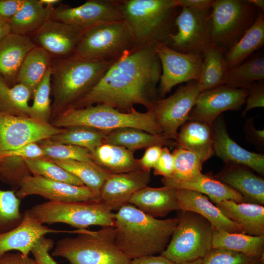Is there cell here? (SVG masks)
I'll return each mask as SVG.
<instances>
[{"label":"cell","instance_id":"18","mask_svg":"<svg viewBox=\"0 0 264 264\" xmlns=\"http://www.w3.org/2000/svg\"><path fill=\"white\" fill-rule=\"evenodd\" d=\"M83 33L68 24L50 20L30 38L53 58L62 59L74 55Z\"/></svg>","mask_w":264,"mask_h":264},{"label":"cell","instance_id":"58","mask_svg":"<svg viewBox=\"0 0 264 264\" xmlns=\"http://www.w3.org/2000/svg\"><path fill=\"white\" fill-rule=\"evenodd\" d=\"M45 6H53L61 2L60 0H39Z\"/></svg>","mask_w":264,"mask_h":264},{"label":"cell","instance_id":"45","mask_svg":"<svg viewBox=\"0 0 264 264\" xmlns=\"http://www.w3.org/2000/svg\"><path fill=\"white\" fill-rule=\"evenodd\" d=\"M201 264H264V259L223 249L212 248Z\"/></svg>","mask_w":264,"mask_h":264},{"label":"cell","instance_id":"53","mask_svg":"<svg viewBox=\"0 0 264 264\" xmlns=\"http://www.w3.org/2000/svg\"><path fill=\"white\" fill-rule=\"evenodd\" d=\"M244 131L247 138L254 144L261 145L264 143V130L256 129L252 120L248 119L244 127Z\"/></svg>","mask_w":264,"mask_h":264},{"label":"cell","instance_id":"29","mask_svg":"<svg viewBox=\"0 0 264 264\" xmlns=\"http://www.w3.org/2000/svg\"><path fill=\"white\" fill-rule=\"evenodd\" d=\"M133 153L122 146L103 143L90 154L94 163L115 174L141 170Z\"/></svg>","mask_w":264,"mask_h":264},{"label":"cell","instance_id":"30","mask_svg":"<svg viewBox=\"0 0 264 264\" xmlns=\"http://www.w3.org/2000/svg\"><path fill=\"white\" fill-rule=\"evenodd\" d=\"M104 143L122 146L134 152L154 145L176 147L174 140L168 139L162 135H155L133 128H124L107 131Z\"/></svg>","mask_w":264,"mask_h":264},{"label":"cell","instance_id":"8","mask_svg":"<svg viewBox=\"0 0 264 264\" xmlns=\"http://www.w3.org/2000/svg\"><path fill=\"white\" fill-rule=\"evenodd\" d=\"M41 223H64L79 229L90 225L113 226L114 213L99 199L83 201H48L28 210Z\"/></svg>","mask_w":264,"mask_h":264},{"label":"cell","instance_id":"38","mask_svg":"<svg viewBox=\"0 0 264 264\" xmlns=\"http://www.w3.org/2000/svg\"><path fill=\"white\" fill-rule=\"evenodd\" d=\"M107 132L85 126H73L65 128L62 132L49 139L56 142L85 148L91 154L104 143Z\"/></svg>","mask_w":264,"mask_h":264},{"label":"cell","instance_id":"52","mask_svg":"<svg viewBox=\"0 0 264 264\" xmlns=\"http://www.w3.org/2000/svg\"><path fill=\"white\" fill-rule=\"evenodd\" d=\"M0 264H37L35 260L21 253L6 252L0 254Z\"/></svg>","mask_w":264,"mask_h":264},{"label":"cell","instance_id":"14","mask_svg":"<svg viewBox=\"0 0 264 264\" xmlns=\"http://www.w3.org/2000/svg\"><path fill=\"white\" fill-rule=\"evenodd\" d=\"M156 52L162 72L158 87L159 99L164 98L177 84L199 80L201 66V53H183L169 46L159 44Z\"/></svg>","mask_w":264,"mask_h":264},{"label":"cell","instance_id":"43","mask_svg":"<svg viewBox=\"0 0 264 264\" xmlns=\"http://www.w3.org/2000/svg\"><path fill=\"white\" fill-rule=\"evenodd\" d=\"M172 153L174 157V171L172 175L167 178L183 180L201 173L203 163L196 154L179 147H176Z\"/></svg>","mask_w":264,"mask_h":264},{"label":"cell","instance_id":"36","mask_svg":"<svg viewBox=\"0 0 264 264\" xmlns=\"http://www.w3.org/2000/svg\"><path fill=\"white\" fill-rule=\"evenodd\" d=\"M50 160L78 178L99 198L103 183L111 174L93 161Z\"/></svg>","mask_w":264,"mask_h":264},{"label":"cell","instance_id":"16","mask_svg":"<svg viewBox=\"0 0 264 264\" xmlns=\"http://www.w3.org/2000/svg\"><path fill=\"white\" fill-rule=\"evenodd\" d=\"M247 95V89L226 85L201 91L189 113L188 120L199 121L212 125L223 112L240 110L245 103Z\"/></svg>","mask_w":264,"mask_h":264},{"label":"cell","instance_id":"21","mask_svg":"<svg viewBox=\"0 0 264 264\" xmlns=\"http://www.w3.org/2000/svg\"><path fill=\"white\" fill-rule=\"evenodd\" d=\"M67 231L44 226L26 210L18 226L10 231L0 234V254L16 250L24 256H28L36 242L46 234Z\"/></svg>","mask_w":264,"mask_h":264},{"label":"cell","instance_id":"10","mask_svg":"<svg viewBox=\"0 0 264 264\" xmlns=\"http://www.w3.org/2000/svg\"><path fill=\"white\" fill-rule=\"evenodd\" d=\"M257 8L245 0H214L210 13L211 43L224 52L255 22Z\"/></svg>","mask_w":264,"mask_h":264},{"label":"cell","instance_id":"24","mask_svg":"<svg viewBox=\"0 0 264 264\" xmlns=\"http://www.w3.org/2000/svg\"><path fill=\"white\" fill-rule=\"evenodd\" d=\"M164 186L176 189H186L200 193L206 196L215 204L225 200L243 202L242 196L227 184L211 176L201 173L185 180H173L163 177Z\"/></svg>","mask_w":264,"mask_h":264},{"label":"cell","instance_id":"60","mask_svg":"<svg viewBox=\"0 0 264 264\" xmlns=\"http://www.w3.org/2000/svg\"><path fill=\"white\" fill-rule=\"evenodd\" d=\"M1 168H0V170Z\"/></svg>","mask_w":264,"mask_h":264},{"label":"cell","instance_id":"46","mask_svg":"<svg viewBox=\"0 0 264 264\" xmlns=\"http://www.w3.org/2000/svg\"><path fill=\"white\" fill-rule=\"evenodd\" d=\"M43 157H45V153L38 143H31L14 150L0 153V162L6 158L23 160Z\"/></svg>","mask_w":264,"mask_h":264},{"label":"cell","instance_id":"26","mask_svg":"<svg viewBox=\"0 0 264 264\" xmlns=\"http://www.w3.org/2000/svg\"><path fill=\"white\" fill-rule=\"evenodd\" d=\"M36 46L29 36L12 32L0 42V75L10 87L16 84V76L24 58Z\"/></svg>","mask_w":264,"mask_h":264},{"label":"cell","instance_id":"20","mask_svg":"<svg viewBox=\"0 0 264 264\" xmlns=\"http://www.w3.org/2000/svg\"><path fill=\"white\" fill-rule=\"evenodd\" d=\"M150 180V172L143 170L110 174L101 188L99 199L117 211L129 203L135 192L148 186Z\"/></svg>","mask_w":264,"mask_h":264},{"label":"cell","instance_id":"54","mask_svg":"<svg viewBox=\"0 0 264 264\" xmlns=\"http://www.w3.org/2000/svg\"><path fill=\"white\" fill-rule=\"evenodd\" d=\"M214 0H177L180 7L206 11L211 10Z\"/></svg>","mask_w":264,"mask_h":264},{"label":"cell","instance_id":"41","mask_svg":"<svg viewBox=\"0 0 264 264\" xmlns=\"http://www.w3.org/2000/svg\"><path fill=\"white\" fill-rule=\"evenodd\" d=\"M51 74L50 67L33 93L29 113V117L46 123L51 115Z\"/></svg>","mask_w":264,"mask_h":264},{"label":"cell","instance_id":"25","mask_svg":"<svg viewBox=\"0 0 264 264\" xmlns=\"http://www.w3.org/2000/svg\"><path fill=\"white\" fill-rule=\"evenodd\" d=\"M176 191L164 185L158 188L147 186L135 192L129 203L153 217H163L172 211L180 210Z\"/></svg>","mask_w":264,"mask_h":264},{"label":"cell","instance_id":"27","mask_svg":"<svg viewBox=\"0 0 264 264\" xmlns=\"http://www.w3.org/2000/svg\"><path fill=\"white\" fill-rule=\"evenodd\" d=\"M175 142L176 147L193 152L204 163L214 154L212 124L188 120L177 132Z\"/></svg>","mask_w":264,"mask_h":264},{"label":"cell","instance_id":"39","mask_svg":"<svg viewBox=\"0 0 264 264\" xmlns=\"http://www.w3.org/2000/svg\"><path fill=\"white\" fill-rule=\"evenodd\" d=\"M264 79V57L259 55L245 60L227 71L225 85L247 89L253 83Z\"/></svg>","mask_w":264,"mask_h":264},{"label":"cell","instance_id":"19","mask_svg":"<svg viewBox=\"0 0 264 264\" xmlns=\"http://www.w3.org/2000/svg\"><path fill=\"white\" fill-rule=\"evenodd\" d=\"M214 153L226 164L246 166L264 175V155L247 151L229 136L222 116L219 115L212 123Z\"/></svg>","mask_w":264,"mask_h":264},{"label":"cell","instance_id":"28","mask_svg":"<svg viewBox=\"0 0 264 264\" xmlns=\"http://www.w3.org/2000/svg\"><path fill=\"white\" fill-rule=\"evenodd\" d=\"M215 205L229 219L239 225L243 233L264 235V207L262 205L225 200Z\"/></svg>","mask_w":264,"mask_h":264},{"label":"cell","instance_id":"15","mask_svg":"<svg viewBox=\"0 0 264 264\" xmlns=\"http://www.w3.org/2000/svg\"><path fill=\"white\" fill-rule=\"evenodd\" d=\"M51 20L68 24L84 32L96 25L122 21L117 0H88L76 7L60 4Z\"/></svg>","mask_w":264,"mask_h":264},{"label":"cell","instance_id":"9","mask_svg":"<svg viewBox=\"0 0 264 264\" xmlns=\"http://www.w3.org/2000/svg\"><path fill=\"white\" fill-rule=\"evenodd\" d=\"M133 46L132 35L123 20L107 22L84 31L73 57L92 61L116 60Z\"/></svg>","mask_w":264,"mask_h":264},{"label":"cell","instance_id":"17","mask_svg":"<svg viewBox=\"0 0 264 264\" xmlns=\"http://www.w3.org/2000/svg\"><path fill=\"white\" fill-rule=\"evenodd\" d=\"M20 199L30 195H37L59 202L83 201L99 199V198L85 185L77 186L56 181L41 176H24L15 192Z\"/></svg>","mask_w":264,"mask_h":264},{"label":"cell","instance_id":"22","mask_svg":"<svg viewBox=\"0 0 264 264\" xmlns=\"http://www.w3.org/2000/svg\"><path fill=\"white\" fill-rule=\"evenodd\" d=\"M176 197L180 210L200 215L214 230L243 233L240 226L227 218L206 196L192 190L177 189Z\"/></svg>","mask_w":264,"mask_h":264},{"label":"cell","instance_id":"7","mask_svg":"<svg viewBox=\"0 0 264 264\" xmlns=\"http://www.w3.org/2000/svg\"><path fill=\"white\" fill-rule=\"evenodd\" d=\"M177 218L171 239L161 255L176 264L202 259L212 248L214 228L207 220L192 212L181 211Z\"/></svg>","mask_w":264,"mask_h":264},{"label":"cell","instance_id":"50","mask_svg":"<svg viewBox=\"0 0 264 264\" xmlns=\"http://www.w3.org/2000/svg\"><path fill=\"white\" fill-rule=\"evenodd\" d=\"M163 146L154 145L146 148L143 155L137 159L139 167L141 170L150 172L154 168L159 159Z\"/></svg>","mask_w":264,"mask_h":264},{"label":"cell","instance_id":"59","mask_svg":"<svg viewBox=\"0 0 264 264\" xmlns=\"http://www.w3.org/2000/svg\"><path fill=\"white\" fill-rule=\"evenodd\" d=\"M201 259H199V260H196L195 261L190 262V263H186V264H201Z\"/></svg>","mask_w":264,"mask_h":264},{"label":"cell","instance_id":"5","mask_svg":"<svg viewBox=\"0 0 264 264\" xmlns=\"http://www.w3.org/2000/svg\"><path fill=\"white\" fill-rule=\"evenodd\" d=\"M58 128L85 126L103 131L133 128L155 135H162L153 111L140 112L134 109L125 112L97 104L81 108H68L54 118L51 124Z\"/></svg>","mask_w":264,"mask_h":264},{"label":"cell","instance_id":"11","mask_svg":"<svg viewBox=\"0 0 264 264\" xmlns=\"http://www.w3.org/2000/svg\"><path fill=\"white\" fill-rule=\"evenodd\" d=\"M200 92L198 81L193 80L168 97L158 100L153 111L164 137L175 141L178 128L188 120Z\"/></svg>","mask_w":264,"mask_h":264},{"label":"cell","instance_id":"3","mask_svg":"<svg viewBox=\"0 0 264 264\" xmlns=\"http://www.w3.org/2000/svg\"><path fill=\"white\" fill-rule=\"evenodd\" d=\"M117 2L132 35L133 48L159 44L169 46L170 35L174 33L175 21L181 9L177 0Z\"/></svg>","mask_w":264,"mask_h":264},{"label":"cell","instance_id":"47","mask_svg":"<svg viewBox=\"0 0 264 264\" xmlns=\"http://www.w3.org/2000/svg\"><path fill=\"white\" fill-rule=\"evenodd\" d=\"M54 244L52 239L44 236L41 237L36 242L31 252L37 264H58L49 253Z\"/></svg>","mask_w":264,"mask_h":264},{"label":"cell","instance_id":"44","mask_svg":"<svg viewBox=\"0 0 264 264\" xmlns=\"http://www.w3.org/2000/svg\"><path fill=\"white\" fill-rule=\"evenodd\" d=\"M38 144L45 153V157L50 159L93 161L90 152L79 146L62 144L46 139Z\"/></svg>","mask_w":264,"mask_h":264},{"label":"cell","instance_id":"34","mask_svg":"<svg viewBox=\"0 0 264 264\" xmlns=\"http://www.w3.org/2000/svg\"><path fill=\"white\" fill-rule=\"evenodd\" d=\"M212 248L226 249L264 259V235L256 236L214 230Z\"/></svg>","mask_w":264,"mask_h":264},{"label":"cell","instance_id":"35","mask_svg":"<svg viewBox=\"0 0 264 264\" xmlns=\"http://www.w3.org/2000/svg\"><path fill=\"white\" fill-rule=\"evenodd\" d=\"M52 56L36 46L24 58L18 72L16 83L26 86L33 93L51 67Z\"/></svg>","mask_w":264,"mask_h":264},{"label":"cell","instance_id":"2","mask_svg":"<svg viewBox=\"0 0 264 264\" xmlns=\"http://www.w3.org/2000/svg\"><path fill=\"white\" fill-rule=\"evenodd\" d=\"M115 243L130 260L161 253L167 247L178 218L160 220L128 203L114 213Z\"/></svg>","mask_w":264,"mask_h":264},{"label":"cell","instance_id":"33","mask_svg":"<svg viewBox=\"0 0 264 264\" xmlns=\"http://www.w3.org/2000/svg\"><path fill=\"white\" fill-rule=\"evenodd\" d=\"M264 44V15L259 13L253 23L239 40L224 53L227 71L243 62Z\"/></svg>","mask_w":264,"mask_h":264},{"label":"cell","instance_id":"23","mask_svg":"<svg viewBox=\"0 0 264 264\" xmlns=\"http://www.w3.org/2000/svg\"><path fill=\"white\" fill-rule=\"evenodd\" d=\"M215 177L240 193L245 202L264 204V179L249 168L226 164Z\"/></svg>","mask_w":264,"mask_h":264},{"label":"cell","instance_id":"55","mask_svg":"<svg viewBox=\"0 0 264 264\" xmlns=\"http://www.w3.org/2000/svg\"><path fill=\"white\" fill-rule=\"evenodd\" d=\"M129 264H176L162 256L150 255L131 260Z\"/></svg>","mask_w":264,"mask_h":264},{"label":"cell","instance_id":"51","mask_svg":"<svg viewBox=\"0 0 264 264\" xmlns=\"http://www.w3.org/2000/svg\"><path fill=\"white\" fill-rule=\"evenodd\" d=\"M24 0H0V19L9 22L22 5Z\"/></svg>","mask_w":264,"mask_h":264},{"label":"cell","instance_id":"13","mask_svg":"<svg viewBox=\"0 0 264 264\" xmlns=\"http://www.w3.org/2000/svg\"><path fill=\"white\" fill-rule=\"evenodd\" d=\"M64 129L29 116L0 112V153L49 139Z\"/></svg>","mask_w":264,"mask_h":264},{"label":"cell","instance_id":"31","mask_svg":"<svg viewBox=\"0 0 264 264\" xmlns=\"http://www.w3.org/2000/svg\"><path fill=\"white\" fill-rule=\"evenodd\" d=\"M54 8L53 6L43 5L39 0H24L9 22L11 32L22 35L35 33L51 20Z\"/></svg>","mask_w":264,"mask_h":264},{"label":"cell","instance_id":"6","mask_svg":"<svg viewBox=\"0 0 264 264\" xmlns=\"http://www.w3.org/2000/svg\"><path fill=\"white\" fill-rule=\"evenodd\" d=\"M69 232L78 235L58 241L52 256L65 258L70 264H129L131 261L115 243L114 226Z\"/></svg>","mask_w":264,"mask_h":264},{"label":"cell","instance_id":"1","mask_svg":"<svg viewBox=\"0 0 264 264\" xmlns=\"http://www.w3.org/2000/svg\"><path fill=\"white\" fill-rule=\"evenodd\" d=\"M158 45L133 48L116 60L85 94L69 108L94 104L129 112L135 105L153 111L159 99L157 85L162 72Z\"/></svg>","mask_w":264,"mask_h":264},{"label":"cell","instance_id":"56","mask_svg":"<svg viewBox=\"0 0 264 264\" xmlns=\"http://www.w3.org/2000/svg\"><path fill=\"white\" fill-rule=\"evenodd\" d=\"M11 32L9 22L0 19V42Z\"/></svg>","mask_w":264,"mask_h":264},{"label":"cell","instance_id":"12","mask_svg":"<svg viewBox=\"0 0 264 264\" xmlns=\"http://www.w3.org/2000/svg\"><path fill=\"white\" fill-rule=\"evenodd\" d=\"M210 11L181 7L175 21L177 32L170 34L169 47L183 53H201L211 43Z\"/></svg>","mask_w":264,"mask_h":264},{"label":"cell","instance_id":"49","mask_svg":"<svg viewBox=\"0 0 264 264\" xmlns=\"http://www.w3.org/2000/svg\"><path fill=\"white\" fill-rule=\"evenodd\" d=\"M174 167L172 153L168 147L164 146L160 156L154 168V173L155 175L161 176L163 177H170L173 173Z\"/></svg>","mask_w":264,"mask_h":264},{"label":"cell","instance_id":"42","mask_svg":"<svg viewBox=\"0 0 264 264\" xmlns=\"http://www.w3.org/2000/svg\"><path fill=\"white\" fill-rule=\"evenodd\" d=\"M15 192L0 189V234L12 230L22 220L23 213L20 209L21 199Z\"/></svg>","mask_w":264,"mask_h":264},{"label":"cell","instance_id":"57","mask_svg":"<svg viewBox=\"0 0 264 264\" xmlns=\"http://www.w3.org/2000/svg\"><path fill=\"white\" fill-rule=\"evenodd\" d=\"M247 1L256 8L260 9L262 11H264V0H247Z\"/></svg>","mask_w":264,"mask_h":264},{"label":"cell","instance_id":"48","mask_svg":"<svg viewBox=\"0 0 264 264\" xmlns=\"http://www.w3.org/2000/svg\"><path fill=\"white\" fill-rule=\"evenodd\" d=\"M247 89L248 95L245 101L246 106L242 113L243 116L253 108L264 107V80L253 83Z\"/></svg>","mask_w":264,"mask_h":264},{"label":"cell","instance_id":"40","mask_svg":"<svg viewBox=\"0 0 264 264\" xmlns=\"http://www.w3.org/2000/svg\"><path fill=\"white\" fill-rule=\"evenodd\" d=\"M23 161L33 176L77 186L84 185L78 178L48 158L43 157Z\"/></svg>","mask_w":264,"mask_h":264},{"label":"cell","instance_id":"32","mask_svg":"<svg viewBox=\"0 0 264 264\" xmlns=\"http://www.w3.org/2000/svg\"><path fill=\"white\" fill-rule=\"evenodd\" d=\"M224 51L213 43L202 51V66L198 86L200 92L225 85L227 72Z\"/></svg>","mask_w":264,"mask_h":264},{"label":"cell","instance_id":"37","mask_svg":"<svg viewBox=\"0 0 264 264\" xmlns=\"http://www.w3.org/2000/svg\"><path fill=\"white\" fill-rule=\"evenodd\" d=\"M32 96L24 85L9 86L0 75V112L17 116H29V101Z\"/></svg>","mask_w":264,"mask_h":264},{"label":"cell","instance_id":"4","mask_svg":"<svg viewBox=\"0 0 264 264\" xmlns=\"http://www.w3.org/2000/svg\"><path fill=\"white\" fill-rule=\"evenodd\" d=\"M115 61L87 60L73 56L52 58L51 117H56L85 94Z\"/></svg>","mask_w":264,"mask_h":264}]
</instances>
